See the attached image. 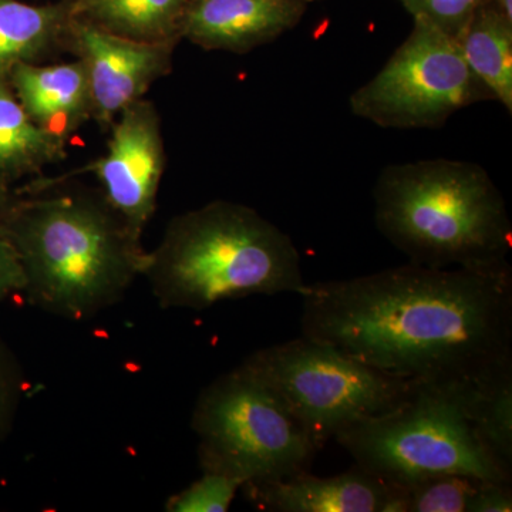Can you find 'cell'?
<instances>
[{
    "mask_svg": "<svg viewBox=\"0 0 512 512\" xmlns=\"http://www.w3.org/2000/svg\"><path fill=\"white\" fill-rule=\"evenodd\" d=\"M107 133L103 156L64 175L93 174L111 207L143 235L156 214L167 165L163 120L154 101L141 99L121 111Z\"/></svg>",
    "mask_w": 512,
    "mask_h": 512,
    "instance_id": "9",
    "label": "cell"
},
{
    "mask_svg": "<svg viewBox=\"0 0 512 512\" xmlns=\"http://www.w3.org/2000/svg\"><path fill=\"white\" fill-rule=\"evenodd\" d=\"M10 90L29 119L63 143L93 120V101L86 70L69 63H20L9 73Z\"/></svg>",
    "mask_w": 512,
    "mask_h": 512,
    "instance_id": "13",
    "label": "cell"
},
{
    "mask_svg": "<svg viewBox=\"0 0 512 512\" xmlns=\"http://www.w3.org/2000/svg\"><path fill=\"white\" fill-rule=\"evenodd\" d=\"M488 2L503 12L508 19H512V0H488Z\"/></svg>",
    "mask_w": 512,
    "mask_h": 512,
    "instance_id": "26",
    "label": "cell"
},
{
    "mask_svg": "<svg viewBox=\"0 0 512 512\" xmlns=\"http://www.w3.org/2000/svg\"><path fill=\"white\" fill-rule=\"evenodd\" d=\"M494 100L471 72L457 39L429 20L413 29L380 72L350 96V111L377 127L437 130L458 111Z\"/></svg>",
    "mask_w": 512,
    "mask_h": 512,
    "instance_id": "8",
    "label": "cell"
},
{
    "mask_svg": "<svg viewBox=\"0 0 512 512\" xmlns=\"http://www.w3.org/2000/svg\"><path fill=\"white\" fill-rule=\"evenodd\" d=\"M66 154L67 144L37 127L8 82H0V184L16 188L20 181L42 177Z\"/></svg>",
    "mask_w": 512,
    "mask_h": 512,
    "instance_id": "15",
    "label": "cell"
},
{
    "mask_svg": "<svg viewBox=\"0 0 512 512\" xmlns=\"http://www.w3.org/2000/svg\"><path fill=\"white\" fill-rule=\"evenodd\" d=\"M457 42L471 72L512 114V19L484 0Z\"/></svg>",
    "mask_w": 512,
    "mask_h": 512,
    "instance_id": "17",
    "label": "cell"
},
{
    "mask_svg": "<svg viewBox=\"0 0 512 512\" xmlns=\"http://www.w3.org/2000/svg\"><path fill=\"white\" fill-rule=\"evenodd\" d=\"M72 18L73 0L45 5L0 0V82H6L16 64L43 63L66 52Z\"/></svg>",
    "mask_w": 512,
    "mask_h": 512,
    "instance_id": "14",
    "label": "cell"
},
{
    "mask_svg": "<svg viewBox=\"0 0 512 512\" xmlns=\"http://www.w3.org/2000/svg\"><path fill=\"white\" fill-rule=\"evenodd\" d=\"M18 198V187L12 188L8 187V185L0 184V225L3 224L9 212L12 211L13 205L16 204Z\"/></svg>",
    "mask_w": 512,
    "mask_h": 512,
    "instance_id": "25",
    "label": "cell"
},
{
    "mask_svg": "<svg viewBox=\"0 0 512 512\" xmlns=\"http://www.w3.org/2000/svg\"><path fill=\"white\" fill-rule=\"evenodd\" d=\"M241 366L274 390L320 450L340 431L399 406L419 384L305 336L256 350Z\"/></svg>",
    "mask_w": 512,
    "mask_h": 512,
    "instance_id": "7",
    "label": "cell"
},
{
    "mask_svg": "<svg viewBox=\"0 0 512 512\" xmlns=\"http://www.w3.org/2000/svg\"><path fill=\"white\" fill-rule=\"evenodd\" d=\"M191 0H73V18L128 39L178 43Z\"/></svg>",
    "mask_w": 512,
    "mask_h": 512,
    "instance_id": "16",
    "label": "cell"
},
{
    "mask_svg": "<svg viewBox=\"0 0 512 512\" xmlns=\"http://www.w3.org/2000/svg\"><path fill=\"white\" fill-rule=\"evenodd\" d=\"M312 0H191L181 37L207 52L247 55L301 22Z\"/></svg>",
    "mask_w": 512,
    "mask_h": 512,
    "instance_id": "11",
    "label": "cell"
},
{
    "mask_svg": "<svg viewBox=\"0 0 512 512\" xmlns=\"http://www.w3.org/2000/svg\"><path fill=\"white\" fill-rule=\"evenodd\" d=\"M25 288V274L18 251L0 225V303Z\"/></svg>",
    "mask_w": 512,
    "mask_h": 512,
    "instance_id": "23",
    "label": "cell"
},
{
    "mask_svg": "<svg viewBox=\"0 0 512 512\" xmlns=\"http://www.w3.org/2000/svg\"><path fill=\"white\" fill-rule=\"evenodd\" d=\"M463 400L484 446L512 474V367L466 384Z\"/></svg>",
    "mask_w": 512,
    "mask_h": 512,
    "instance_id": "18",
    "label": "cell"
},
{
    "mask_svg": "<svg viewBox=\"0 0 512 512\" xmlns=\"http://www.w3.org/2000/svg\"><path fill=\"white\" fill-rule=\"evenodd\" d=\"M178 43L128 39L72 18L64 49L79 60L89 79L93 120L109 131L117 116L173 72Z\"/></svg>",
    "mask_w": 512,
    "mask_h": 512,
    "instance_id": "10",
    "label": "cell"
},
{
    "mask_svg": "<svg viewBox=\"0 0 512 512\" xmlns=\"http://www.w3.org/2000/svg\"><path fill=\"white\" fill-rule=\"evenodd\" d=\"M512 483L485 481L476 497L471 501L468 512H511Z\"/></svg>",
    "mask_w": 512,
    "mask_h": 512,
    "instance_id": "24",
    "label": "cell"
},
{
    "mask_svg": "<svg viewBox=\"0 0 512 512\" xmlns=\"http://www.w3.org/2000/svg\"><path fill=\"white\" fill-rule=\"evenodd\" d=\"M242 484L235 478L204 473L165 503L167 512H227Z\"/></svg>",
    "mask_w": 512,
    "mask_h": 512,
    "instance_id": "20",
    "label": "cell"
},
{
    "mask_svg": "<svg viewBox=\"0 0 512 512\" xmlns=\"http://www.w3.org/2000/svg\"><path fill=\"white\" fill-rule=\"evenodd\" d=\"M373 197L380 234L412 264L511 268L507 204L481 165L448 158L390 164L377 177Z\"/></svg>",
    "mask_w": 512,
    "mask_h": 512,
    "instance_id": "4",
    "label": "cell"
},
{
    "mask_svg": "<svg viewBox=\"0 0 512 512\" xmlns=\"http://www.w3.org/2000/svg\"><path fill=\"white\" fill-rule=\"evenodd\" d=\"M141 278L164 309L204 311L229 299L306 291L301 254L254 208L217 200L168 222Z\"/></svg>",
    "mask_w": 512,
    "mask_h": 512,
    "instance_id": "3",
    "label": "cell"
},
{
    "mask_svg": "<svg viewBox=\"0 0 512 512\" xmlns=\"http://www.w3.org/2000/svg\"><path fill=\"white\" fill-rule=\"evenodd\" d=\"M302 336L399 379L481 382L512 367V269L409 265L302 293Z\"/></svg>",
    "mask_w": 512,
    "mask_h": 512,
    "instance_id": "1",
    "label": "cell"
},
{
    "mask_svg": "<svg viewBox=\"0 0 512 512\" xmlns=\"http://www.w3.org/2000/svg\"><path fill=\"white\" fill-rule=\"evenodd\" d=\"M313 2H320V0H312V3H313Z\"/></svg>",
    "mask_w": 512,
    "mask_h": 512,
    "instance_id": "27",
    "label": "cell"
},
{
    "mask_svg": "<svg viewBox=\"0 0 512 512\" xmlns=\"http://www.w3.org/2000/svg\"><path fill=\"white\" fill-rule=\"evenodd\" d=\"M25 389V376L5 339L0 336V441L8 436Z\"/></svg>",
    "mask_w": 512,
    "mask_h": 512,
    "instance_id": "22",
    "label": "cell"
},
{
    "mask_svg": "<svg viewBox=\"0 0 512 512\" xmlns=\"http://www.w3.org/2000/svg\"><path fill=\"white\" fill-rule=\"evenodd\" d=\"M18 191L2 229L22 262L26 302L84 322L123 301L148 251L100 188L42 175Z\"/></svg>",
    "mask_w": 512,
    "mask_h": 512,
    "instance_id": "2",
    "label": "cell"
},
{
    "mask_svg": "<svg viewBox=\"0 0 512 512\" xmlns=\"http://www.w3.org/2000/svg\"><path fill=\"white\" fill-rule=\"evenodd\" d=\"M249 503L274 512H404L397 485L355 466L340 476L320 478L309 471L272 481L245 484Z\"/></svg>",
    "mask_w": 512,
    "mask_h": 512,
    "instance_id": "12",
    "label": "cell"
},
{
    "mask_svg": "<svg viewBox=\"0 0 512 512\" xmlns=\"http://www.w3.org/2000/svg\"><path fill=\"white\" fill-rule=\"evenodd\" d=\"M413 16L429 20L436 28L457 39L484 0H399Z\"/></svg>",
    "mask_w": 512,
    "mask_h": 512,
    "instance_id": "21",
    "label": "cell"
},
{
    "mask_svg": "<svg viewBox=\"0 0 512 512\" xmlns=\"http://www.w3.org/2000/svg\"><path fill=\"white\" fill-rule=\"evenodd\" d=\"M484 483L476 477L446 474L397 487L402 491L404 512H468Z\"/></svg>",
    "mask_w": 512,
    "mask_h": 512,
    "instance_id": "19",
    "label": "cell"
},
{
    "mask_svg": "<svg viewBox=\"0 0 512 512\" xmlns=\"http://www.w3.org/2000/svg\"><path fill=\"white\" fill-rule=\"evenodd\" d=\"M191 427L201 471L242 485L305 473L320 450L274 390L241 365L202 390Z\"/></svg>",
    "mask_w": 512,
    "mask_h": 512,
    "instance_id": "6",
    "label": "cell"
},
{
    "mask_svg": "<svg viewBox=\"0 0 512 512\" xmlns=\"http://www.w3.org/2000/svg\"><path fill=\"white\" fill-rule=\"evenodd\" d=\"M464 386L419 383L399 406L353 424L335 440L356 466L394 485L446 474L512 483L468 417Z\"/></svg>",
    "mask_w": 512,
    "mask_h": 512,
    "instance_id": "5",
    "label": "cell"
}]
</instances>
